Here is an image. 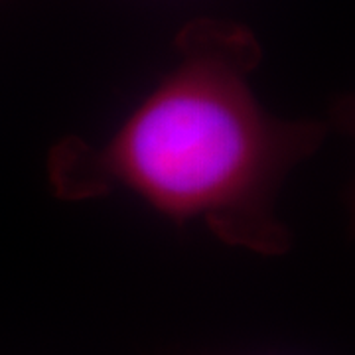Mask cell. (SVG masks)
<instances>
[{
	"mask_svg": "<svg viewBox=\"0 0 355 355\" xmlns=\"http://www.w3.org/2000/svg\"><path fill=\"white\" fill-rule=\"evenodd\" d=\"M174 62L101 142L65 137L48 153L64 202L127 190L176 223H202L229 247L291 249L280 190L330 137V121L272 114L253 87L263 48L247 26L196 18L178 32Z\"/></svg>",
	"mask_w": 355,
	"mask_h": 355,
	"instance_id": "6da1fadb",
	"label": "cell"
}]
</instances>
